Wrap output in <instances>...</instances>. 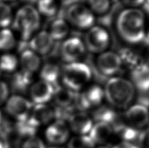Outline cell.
<instances>
[{
    "instance_id": "obj_27",
    "label": "cell",
    "mask_w": 149,
    "mask_h": 148,
    "mask_svg": "<svg viewBox=\"0 0 149 148\" xmlns=\"http://www.w3.org/2000/svg\"><path fill=\"white\" fill-rule=\"evenodd\" d=\"M95 143L88 136L74 137L69 142L68 148H94Z\"/></svg>"
},
{
    "instance_id": "obj_18",
    "label": "cell",
    "mask_w": 149,
    "mask_h": 148,
    "mask_svg": "<svg viewBox=\"0 0 149 148\" xmlns=\"http://www.w3.org/2000/svg\"><path fill=\"white\" fill-rule=\"evenodd\" d=\"M77 93L66 87L56 86L54 91L56 103L59 107H68L75 101Z\"/></svg>"
},
{
    "instance_id": "obj_43",
    "label": "cell",
    "mask_w": 149,
    "mask_h": 148,
    "mask_svg": "<svg viewBox=\"0 0 149 148\" xmlns=\"http://www.w3.org/2000/svg\"><path fill=\"white\" fill-rule=\"evenodd\" d=\"M1 119H2V116H1V113L0 112V123L1 122Z\"/></svg>"
},
{
    "instance_id": "obj_45",
    "label": "cell",
    "mask_w": 149,
    "mask_h": 148,
    "mask_svg": "<svg viewBox=\"0 0 149 148\" xmlns=\"http://www.w3.org/2000/svg\"><path fill=\"white\" fill-rule=\"evenodd\" d=\"M50 148H58V147H50Z\"/></svg>"
},
{
    "instance_id": "obj_9",
    "label": "cell",
    "mask_w": 149,
    "mask_h": 148,
    "mask_svg": "<svg viewBox=\"0 0 149 148\" xmlns=\"http://www.w3.org/2000/svg\"><path fill=\"white\" fill-rule=\"evenodd\" d=\"M122 64V61L119 55L112 52L102 53L97 59L98 69L105 76L116 75L120 70Z\"/></svg>"
},
{
    "instance_id": "obj_25",
    "label": "cell",
    "mask_w": 149,
    "mask_h": 148,
    "mask_svg": "<svg viewBox=\"0 0 149 148\" xmlns=\"http://www.w3.org/2000/svg\"><path fill=\"white\" fill-rule=\"evenodd\" d=\"M18 60L15 55L5 54L0 57V70L10 73L16 70Z\"/></svg>"
},
{
    "instance_id": "obj_38",
    "label": "cell",
    "mask_w": 149,
    "mask_h": 148,
    "mask_svg": "<svg viewBox=\"0 0 149 148\" xmlns=\"http://www.w3.org/2000/svg\"><path fill=\"white\" fill-rule=\"evenodd\" d=\"M143 4H144L143 7H144L145 10L149 14V0H145Z\"/></svg>"
},
{
    "instance_id": "obj_28",
    "label": "cell",
    "mask_w": 149,
    "mask_h": 148,
    "mask_svg": "<svg viewBox=\"0 0 149 148\" xmlns=\"http://www.w3.org/2000/svg\"><path fill=\"white\" fill-rule=\"evenodd\" d=\"M120 55L119 57H120L122 63H126L132 69L142 63L140 62L139 57L128 49H123L120 51Z\"/></svg>"
},
{
    "instance_id": "obj_19",
    "label": "cell",
    "mask_w": 149,
    "mask_h": 148,
    "mask_svg": "<svg viewBox=\"0 0 149 148\" xmlns=\"http://www.w3.org/2000/svg\"><path fill=\"white\" fill-rule=\"evenodd\" d=\"M20 61L22 70L31 75L38 70L41 65L39 57L31 50H26L22 52Z\"/></svg>"
},
{
    "instance_id": "obj_16",
    "label": "cell",
    "mask_w": 149,
    "mask_h": 148,
    "mask_svg": "<svg viewBox=\"0 0 149 148\" xmlns=\"http://www.w3.org/2000/svg\"><path fill=\"white\" fill-rule=\"evenodd\" d=\"M68 120L72 131L81 135L90 133L92 128V120L84 112H74Z\"/></svg>"
},
{
    "instance_id": "obj_15",
    "label": "cell",
    "mask_w": 149,
    "mask_h": 148,
    "mask_svg": "<svg viewBox=\"0 0 149 148\" xmlns=\"http://www.w3.org/2000/svg\"><path fill=\"white\" fill-rule=\"evenodd\" d=\"M54 40L49 33L42 31L34 36L30 42L31 50L41 55H46L52 49Z\"/></svg>"
},
{
    "instance_id": "obj_6",
    "label": "cell",
    "mask_w": 149,
    "mask_h": 148,
    "mask_svg": "<svg viewBox=\"0 0 149 148\" xmlns=\"http://www.w3.org/2000/svg\"><path fill=\"white\" fill-rule=\"evenodd\" d=\"M85 44L90 52H103L109 44V36L104 29L95 26L90 29L85 35Z\"/></svg>"
},
{
    "instance_id": "obj_26",
    "label": "cell",
    "mask_w": 149,
    "mask_h": 148,
    "mask_svg": "<svg viewBox=\"0 0 149 148\" xmlns=\"http://www.w3.org/2000/svg\"><path fill=\"white\" fill-rule=\"evenodd\" d=\"M15 45V39L11 31L3 29L0 31V50H9Z\"/></svg>"
},
{
    "instance_id": "obj_11",
    "label": "cell",
    "mask_w": 149,
    "mask_h": 148,
    "mask_svg": "<svg viewBox=\"0 0 149 148\" xmlns=\"http://www.w3.org/2000/svg\"><path fill=\"white\" fill-rule=\"evenodd\" d=\"M124 118L133 128L137 129L145 127L149 122L148 110L141 104L134 105L125 113Z\"/></svg>"
},
{
    "instance_id": "obj_10",
    "label": "cell",
    "mask_w": 149,
    "mask_h": 148,
    "mask_svg": "<svg viewBox=\"0 0 149 148\" xmlns=\"http://www.w3.org/2000/svg\"><path fill=\"white\" fill-rule=\"evenodd\" d=\"M85 52V46L81 39L77 37L70 38L63 43L60 49L61 56L69 63L76 62Z\"/></svg>"
},
{
    "instance_id": "obj_34",
    "label": "cell",
    "mask_w": 149,
    "mask_h": 148,
    "mask_svg": "<svg viewBox=\"0 0 149 148\" xmlns=\"http://www.w3.org/2000/svg\"><path fill=\"white\" fill-rule=\"evenodd\" d=\"M138 141L141 148H149V127L139 133Z\"/></svg>"
},
{
    "instance_id": "obj_4",
    "label": "cell",
    "mask_w": 149,
    "mask_h": 148,
    "mask_svg": "<svg viewBox=\"0 0 149 148\" xmlns=\"http://www.w3.org/2000/svg\"><path fill=\"white\" fill-rule=\"evenodd\" d=\"M41 19L39 12L31 5H26L18 10L14 26L22 34L24 40H28L34 31L39 28Z\"/></svg>"
},
{
    "instance_id": "obj_12",
    "label": "cell",
    "mask_w": 149,
    "mask_h": 148,
    "mask_svg": "<svg viewBox=\"0 0 149 148\" xmlns=\"http://www.w3.org/2000/svg\"><path fill=\"white\" fill-rule=\"evenodd\" d=\"M54 117V111L51 107L45 104H37L30 113L26 121L30 126L36 128L37 127L49 123Z\"/></svg>"
},
{
    "instance_id": "obj_40",
    "label": "cell",
    "mask_w": 149,
    "mask_h": 148,
    "mask_svg": "<svg viewBox=\"0 0 149 148\" xmlns=\"http://www.w3.org/2000/svg\"><path fill=\"white\" fill-rule=\"evenodd\" d=\"M87 1H88V0H73V3H84Z\"/></svg>"
},
{
    "instance_id": "obj_22",
    "label": "cell",
    "mask_w": 149,
    "mask_h": 148,
    "mask_svg": "<svg viewBox=\"0 0 149 148\" xmlns=\"http://www.w3.org/2000/svg\"><path fill=\"white\" fill-rule=\"evenodd\" d=\"M69 31L67 22L62 18H58L52 23L49 34L53 40L60 41L68 35Z\"/></svg>"
},
{
    "instance_id": "obj_42",
    "label": "cell",
    "mask_w": 149,
    "mask_h": 148,
    "mask_svg": "<svg viewBox=\"0 0 149 148\" xmlns=\"http://www.w3.org/2000/svg\"><path fill=\"white\" fill-rule=\"evenodd\" d=\"M0 148H4V144L1 138H0Z\"/></svg>"
},
{
    "instance_id": "obj_8",
    "label": "cell",
    "mask_w": 149,
    "mask_h": 148,
    "mask_svg": "<svg viewBox=\"0 0 149 148\" xmlns=\"http://www.w3.org/2000/svg\"><path fill=\"white\" fill-rule=\"evenodd\" d=\"M104 97V91L100 86H90L81 94H77L75 107L79 110H84L96 107L101 104Z\"/></svg>"
},
{
    "instance_id": "obj_14",
    "label": "cell",
    "mask_w": 149,
    "mask_h": 148,
    "mask_svg": "<svg viewBox=\"0 0 149 148\" xmlns=\"http://www.w3.org/2000/svg\"><path fill=\"white\" fill-rule=\"evenodd\" d=\"M54 89L51 84L40 80L33 84L30 89V95L33 102L37 104H45L54 95Z\"/></svg>"
},
{
    "instance_id": "obj_33",
    "label": "cell",
    "mask_w": 149,
    "mask_h": 148,
    "mask_svg": "<svg viewBox=\"0 0 149 148\" xmlns=\"http://www.w3.org/2000/svg\"><path fill=\"white\" fill-rule=\"evenodd\" d=\"M22 148H45V146L39 138L31 136L24 142Z\"/></svg>"
},
{
    "instance_id": "obj_30",
    "label": "cell",
    "mask_w": 149,
    "mask_h": 148,
    "mask_svg": "<svg viewBox=\"0 0 149 148\" xmlns=\"http://www.w3.org/2000/svg\"><path fill=\"white\" fill-rule=\"evenodd\" d=\"M88 1L92 10L98 15L105 14L109 9V0H88Z\"/></svg>"
},
{
    "instance_id": "obj_13",
    "label": "cell",
    "mask_w": 149,
    "mask_h": 148,
    "mask_svg": "<svg viewBox=\"0 0 149 148\" xmlns=\"http://www.w3.org/2000/svg\"><path fill=\"white\" fill-rule=\"evenodd\" d=\"M45 135L50 143L62 144L68 140L70 131L64 121L57 120L47 128Z\"/></svg>"
},
{
    "instance_id": "obj_24",
    "label": "cell",
    "mask_w": 149,
    "mask_h": 148,
    "mask_svg": "<svg viewBox=\"0 0 149 148\" xmlns=\"http://www.w3.org/2000/svg\"><path fill=\"white\" fill-rule=\"evenodd\" d=\"M37 7L39 11L46 17H53L58 10L56 0H38Z\"/></svg>"
},
{
    "instance_id": "obj_44",
    "label": "cell",
    "mask_w": 149,
    "mask_h": 148,
    "mask_svg": "<svg viewBox=\"0 0 149 148\" xmlns=\"http://www.w3.org/2000/svg\"><path fill=\"white\" fill-rule=\"evenodd\" d=\"M100 148H107V147H100Z\"/></svg>"
},
{
    "instance_id": "obj_29",
    "label": "cell",
    "mask_w": 149,
    "mask_h": 148,
    "mask_svg": "<svg viewBox=\"0 0 149 148\" xmlns=\"http://www.w3.org/2000/svg\"><path fill=\"white\" fill-rule=\"evenodd\" d=\"M32 75L26 73L22 70V72L18 73L15 75L14 79V86L18 89H25L30 85L31 82Z\"/></svg>"
},
{
    "instance_id": "obj_5",
    "label": "cell",
    "mask_w": 149,
    "mask_h": 148,
    "mask_svg": "<svg viewBox=\"0 0 149 148\" xmlns=\"http://www.w3.org/2000/svg\"><path fill=\"white\" fill-rule=\"evenodd\" d=\"M65 13L69 22L78 28L88 29L94 23V17L92 12L82 5H71Z\"/></svg>"
},
{
    "instance_id": "obj_35",
    "label": "cell",
    "mask_w": 149,
    "mask_h": 148,
    "mask_svg": "<svg viewBox=\"0 0 149 148\" xmlns=\"http://www.w3.org/2000/svg\"><path fill=\"white\" fill-rule=\"evenodd\" d=\"M9 95V88L6 83L0 81V105L7 100Z\"/></svg>"
},
{
    "instance_id": "obj_1",
    "label": "cell",
    "mask_w": 149,
    "mask_h": 148,
    "mask_svg": "<svg viewBox=\"0 0 149 148\" xmlns=\"http://www.w3.org/2000/svg\"><path fill=\"white\" fill-rule=\"evenodd\" d=\"M117 30L121 37L130 44H137L144 41L145 15L137 9L124 10L117 19Z\"/></svg>"
},
{
    "instance_id": "obj_36",
    "label": "cell",
    "mask_w": 149,
    "mask_h": 148,
    "mask_svg": "<svg viewBox=\"0 0 149 148\" xmlns=\"http://www.w3.org/2000/svg\"><path fill=\"white\" fill-rule=\"evenodd\" d=\"M113 148H139V147H137L135 145L133 144L132 143H130V142H122L119 143L118 144H116V146H114Z\"/></svg>"
},
{
    "instance_id": "obj_21",
    "label": "cell",
    "mask_w": 149,
    "mask_h": 148,
    "mask_svg": "<svg viewBox=\"0 0 149 148\" xmlns=\"http://www.w3.org/2000/svg\"><path fill=\"white\" fill-rule=\"evenodd\" d=\"M40 76L42 80L47 82L52 86H56L60 76V68L54 63H47L42 67Z\"/></svg>"
},
{
    "instance_id": "obj_17",
    "label": "cell",
    "mask_w": 149,
    "mask_h": 148,
    "mask_svg": "<svg viewBox=\"0 0 149 148\" xmlns=\"http://www.w3.org/2000/svg\"><path fill=\"white\" fill-rule=\"evenodd\" d=\"M111 126L105 122H97L90 131V138L95 144H104L107 142L113 133Z\"/></svg>"
},
{
    "instance_id": "obj_23",
    "label": "cell",
    "mask_w": 149,
    "mask_h": 148,
    "mask_svg": "<svg viewBox=\"0 0 149 148\" xmlns=\"http://www.w3.org/2000/svg\"><path fill=\"white\" fill-rule=\"evenodd\" d=\"M118 114L109 107H102L94 111L93 115L97 122H105L111 126Z\"/></svg>"
},
{
    "instance_id": "obj_32",
    "label": "cell",
    "mask_w": 149,
    "mask_h": 148,
    "mask_svg": "<svg viewBox=\"0 0 149 148\" xmlns=\"http://www.w3.org/2000/svg\"><path fill=\"white\" fill-rule=\"evenodd\" d=\"M138 90H139V95H138L139 104L145 107H149V83Z\"/></svg>"
},
{
    "instance_id": "obj_7",
    "label": "cell",
    "mask_w": 149,
    "mask_h": 148,
    "mask_svg": "<svg viewBox=\"0 0 149 148\" xmlns=\"http://www.w3.org/2000/svg\"><path fill=\"white\" fill-rule=\"evenodd\" d=\"M32 107V103L24 97L13 95L7 100L6 110L20 123H24L29 118Z\"/></svg>"
},
{
    "instance_id": "obj_39",
    "label": "cell",
    "mask_w": 149,
    "mask_h": 148,
    "mask_svg": "<svg viewBox=\"0 0 149 148\" xmlns=\"http://www.w3.org/2000/svg\"><path fill=\"white\" fill-rule=\"evenodd\" d=\"M144 41H145L146 44H148V45H149V30H148V32H147V36H145Z\"/></svg>"
},
{
    "instance_id": "obj_3",
    "label": "cell",
    "mask_w": 149,
    "mask_h": 148,
    "mask_svg": "<svg viewBox=\"0 0 149 148\" xmlns=\"http://www.w3.org/2000/svg\"><path fill=\"white\" fill-rule=\"evenodd\" d=\"M92 72L90 67L83 63H68L62 68V78L65 87L73 91L81 89L90 81Z\"/></svg>"
},
{
    "instance_id": "obj_41",
    "label": "cell",
    "mask_w": 149,
    "mask_h": 148,
    "mask_svg": "<svg viewBox=\"0 0 149 148\" xmlns=\"http://www.w3.org/2000/svg\"><path fill=\"white\" fill-rule=\"evenodd\" d=\"M147 65L149 66V47L147 52Z\"/></svg>"
},
{
    "instance_id": "obj_37",
    "label": "cell",
    "mask_w": 149,
    "mask_h": 148,
    "mask_svg": "<svg viewBox=\"0 0 149 148\" xmlns=\"http://www.w3.org/2000/svg\"><path fill=\"white\" fill-rule=\"evenodd\" d=\"M124 2L127 5L132 7H137L142 5L145 0H123Z\"/></svg>"
},
{
    "instance_id": "obj_2",
    "label": "cell",
    "mask_w": 149,
    "mask_h": 148,
    "mask_svg": "<svg viewBox=\"0 0 149 148\" xmlns=\"http://www.w3.org/2000/svg\"><path fill=\"white\" fill-rule=\"evenodd\" d=\"M104 95L107 101L114 107L126 108L135 96L133 84L122 78H112L106 83Z\"/></svg>"
},
{
    "instance_id": "obj_20",
    "label": "cell",
    "mask_w": 149,
    "mask_h": 148,
    "mask_svg": "<svg viewBox=\"0 0 149 148\" xmlns=\"http://www.w3.org/2000/svg\"><path fill=\"white\" fill-rule=\"evenodd\" d=\"M132 80L138 89L147 85L149 83V66L141 63L133 68Z\"/></svg>"
},
{
    "instance_id": "obj_31",
    "label": "cell",
    "mask_w": 149,
    "mask_h": 148,
    "mask_svg": "<svg viewBox=\"0 0 149 148\" xmlns=\"http://www.w3.org/2000/svg\"><path fill=\"white\" fill-rule=\"evenodd\" d=\"M11 20L12 12L10 7L5 3H0V27H7L11 23Z\"/></svg>"
}]
</instances>
